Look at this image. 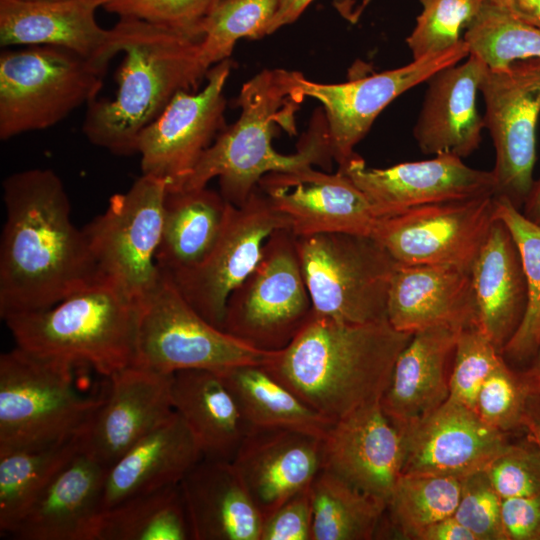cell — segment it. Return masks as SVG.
I'll list each match as a JSON object with an SVG mask.
<instances>
[{
  "instance_id": "1",
  "label": "cell",
  "mask_w": 540,
  "mask_h": 540,
  "mask_svg": "<svg viewBox=\"0 0 540 540\" xmlns=\"http://www.w3.org/2000/svg\"><path fill=\"white\" fill-rule=\"evenodd\" d=\"M6 219L0 243V316L49 308L99 283L83 229L51 169H27L2 183Z\"/></svg>"
},
{
  "instance_id": "2",
  "label": "cell",
  "mask_w": 540,
  "mask_h": 540,
  "mask_svg": "<svg viewBox=\"0 0 540 540\" xmlns=\"http://www.w3.org/2000/svg\"><path fill=\"white\" fill-rule=\"evenodd\" d=\"M299 74L265 69L244 83L236 99L240 117L216 137L176 190L202 188L218 178L224 199L241 206L268 173L297 171L314 165L330 168L333 156L321 109L313 115L295 153L280 154L272 145L280 129L296 133L295 113L305 98L298 88Z\"/></svg>"
},
{
  "instance_id": "3",
  "label": "cell",
  "mask_w": 540,
  "mask_h": 540,
  "mask_svg": "<svg viewBox=\"0 0 540 540\" xmlns=\"http://www.w3.org/2000/svg\"><path fill=\"white\" fill-rule=\"evenodd\" d=\"M412 333L388 320L353 324L312 311L284 349L263 364L309 407L335 422L378 402Z\"/></svg>"
},
{
  "instance_id": "4",
  "label": "cell",
  "mask_w": 540,
  "mask_h": 540,
  "mask_svg": "<svg viewBox=\"0 0 540 540\" xmlns=\"http://www.w3.org/2000/svg\"><path fill=\"white\" fill-rule=\"evenodd\" d=\"M114 28L125 53L117 93L87 104L82 131L92 144L128 156L137 153L142 130L179 91H195L208 69L200 57L202 36L136 19L120 18Z\"/></svg>"
},
{
  "instance_id": "5",
  "label": "cell",
  "mask_w": 540,
  "mask_h": 540,
  "mask_svg": "<svg viewBox=\"0 0 540 540\" xmlns=\"http://www.w3.org/2000/svg\"><path fill=\"white\" fill-rule=\"evenodd\" d=\"M138 305L99 282L46 309L7 316L16 346L108 378L133 363Z\"/></svg>"
},
{
  "instance_id": "6",
  "label": "cell",
  "mask_w": 540,
  "mask_h": 540,
  "mask_svg": "<svg viewBox=\"0 0 540 540\" xmlns=\"http://www.w3.org/2000/svg\"><path fill=\"white\" fill-rule=\"evenodd\" d=\"M78 368L18 346L0 356V455L65 441L86 429L104 403L105 388L83 394Z\"/></svg>"
},
{
  "instance_id": "7",
  "label": "cell",
  "mask_w": 540,
  "mask_h": 540,
  "mask_svg": "<svg viewBox=\"0 0 540 540\" xmlns=\"http://www.w3.org/2000/svg\"><path fill=\"white\" fill-rule=\"evenodd\" d=\"M106 68L66 48L33 45L0 55V139L52 127L96 99Z\"/></svg>"
},
{
  "instance_id": "8",
  "label": "cell",
  "mask_w": 540,
  "mask_h": 540,
  "mask_svg": "<svg viewBox=\"0 0 540 540\" xmlns=\"http://www.w3.org/2000/svg\"><path fill=\"white\" fill-rule=\"evenodd\" d=\"M296 238L313 312L353 324L387 320L397 263L372 236L323 233Z\"/></svg>"
},
{
  "instance_id": "9",
  "label": "cell",
  "mask_w": 540,
  "mask_h": 540,
  "mask_svg": "<svg viewBox=\"0 0 540 540\" xmlns=\"http://www.w3.org/2000/svg\"><path fill=\"white\" fill-rule=\"evenodd\" d=\"M162 272L138 305L132 364L164 373L265 364L274 354L249 346L205 320Z\"/></svg>"
},
{
  "instance_id": "10",
  "label": "cell",
  "mask_w": 540,
  "mask_h": 540,
  "mask_svg": "<svg viewBox=\"0 0 540 540\" xmlns=\"http://www.w3.org/2000/svg\"><path fill=\"white\" fill-rule=\"evenodd\" d=\"M168 184L142 174L125 193L114 194L106 210L84 228L100 282L139 303L158 284L156 262Z\"/></svg>"
},
{
  "instance_id": "11",
  "label": "cell",
  "mask_w": 540,
  "mask_h": 540,
  "mask_svg": "<svg viewBox=\"0 0 540 540\" xmlns=\"http://www.w3.org/2000/svg\"><path fill=\"white\" fill-rule=\"evenodd\" d=\"M313 311L302 274L297 238L275 231L250 275L229 296L222 330L256 349H284Z\"/></svg>"
},
{
  "instance_id": "12",
  "label": "cell",
  "mask_w": 540,
  "mask_h": 540,
  "mask_svg": "<svg viewBox=\"0 0 540 540\" xmlns=\"http://www.w3.org/2000/svg\"><path fill=\"white\" fill-rule=\"evenodd\" d=\"M484 126L495 148L496 195L522 207L532 189L540 117V59L487 67L479 84Z\"/></svg>"
},
{
  "instance_id": "13",
  "label": "cell",
  "mask_w": 540,
  "mask_h": 540,
  "mask_svg": "<svg viewBox=\"0 0 540 540\" xmlns=\"http://www.w3.org/2000/svg\"><path fill=\"white\" fill-rule=\"evenodd\" d=\"M495 220L496 196L487 194L378 218L371 236L398 264L471 271Z\"/></svg>"
},
{
  "instance_id": "14",
  "label": "cell",
  "mask_w": 540,
  "mask_h": 540,
  "mask_svg": "<svg viewBox=\"0 0 540 540\" xmlns=\"http://www.w3.org/2000/svg\"><path fill=\"white\" fill-rule=\"evenodd\" d=\"M283 228L290 229L288 219L257 187L243 205H229L217 242L203 262L167 274L187 302L222 329L229 296L255 269L268 238Z\"/></svg>"
},
{
  "instance_id": "15",
  "label": "cell",
  "mask_w": 540,
  "mask_h": 540,
  "mask_svg": "<svg viewBox=\"0 0 540 540\" xmlns=\"http://www.w3.org/2000/svg\"><path fill=\"white\" fill-rule=\"evenodd\" d=\"M232 68L230 58L212 66L201 91H179L140 133L137 153L141 156L142 174L165 180L167 191L182 185L226 128L223 91Z\"/></svg>"
},
{
  "instance_id": "16",
  "label": "cell",
  "mask_w": 540,
  "mask_h": 540,
  "mask_svg": "<svg viewBox=\"0 0 540 540\" xmlns=\"http://www.w3.org/2000/svg\"><path fill=\"white\" fill-rule=\"evenodd\" d=\"M469 54V47L462 38L443 52L413 59L395 69L337 84L314 82L300 73L297 84L305 98H314L322 104L332 156L338 166H342L356 155L354 147L393 100Z\"/></svg>"
},
{
  "instance_id": "17",
  "label": "cell",
  "mask_w": 540,
  "mask_h": 540,
  "mask_svg": "<svg viewBox=\"0 0 540 540\" xmlns=\"http://www.w3.org/2000/svg\"><path fill=\"white\" fill-rule=\"evenodd\" d=\"M338 169L362 191L377 219L422 205L496 195L492 170L472 168L452 154L388 168L368 167L356 154Z\"/></svg>"
},
{
  "instance_id": "18",
  "label": "cell",
  "mask_w": 540,
  "mask_h": 540,
  "mask_svg": "<svg viewBox=\"0 0 540 540\" xmlns=\"http://www.w3.org/2000/svg\"><path fill=\"white\" fill-rule=\"evenodd\" d=\"M401 433V474L464 478L485 470L509 444L467 406L448 398L424 416L397 427Z\"/></svg>"
},
{
  "instance_id": "19",
  "label": "cell",
  "mask_w": 540,
  "mask_h": 540,
  "mask_svg": "<svg viewBox=\"0 0 540 540\" xmlns=\"http://www.w3.org/2000/svg\"><path fill=\"white\" fill-rule=\"evenodd\" d=\"M173 373L130 364L108 377L104 403L79 436L80 451L109 468L173 413Z\"/></svg>"
},
{
  "instance_id": "20",
  "label": "cell",
  "mask_w": 540,
  "mask_h": 540,
  "mask_svg": "<svg viewBox=\"0 0 540 540\" xmlns=\"http://www.w3.org/2000/svg\"><path fill=\"white\" fill-rule=\"evenodd\" d=\"M258 188L296 237L323 233L371 236L377 218L362 191L339 169L313 167L264 175Z\"/></svg>"
},
{
  "instance_id": "21",
  "label": "cell",
  "mask_w": 540,
  "mask_h": 540,
  "mask_svg": "<svg viewBox=\"0 0 540 540\" xmlns=\"http://www.w3.org/2000/svg\"><path fill=\"white\" fill-rule=\"evenodd\" d=\"M402 462L401 433L380 401L333 422L322 439V469L386 505Z\"/></svg>"
},
{
  "instance_id": "22",
  "label": "cell",
  "mask_w": 540,
  "mask_h": 540,
  "mask_svg": "<svg viewBox=\"0 0 540 540\" xmlns=\"http://www.w3.org/2000/svg\"><path fill=\"white\" fill-rule=\"evenodd\" d=\"M231 462L264 518L310 487L322 469V439L289 429L252 428Z\"/></svg>"
},
{
  "instance_id": "23",
  "label": "cell",
  "mask_w": 540,
  "mask_h": 540,
  "mask_svg": "<svg viewBox=\"0 0 540 540\" xmlns=\"http://www.w3.org/2000/svg\"><path fill=\"white\" fill-rule=\"evenodd\" d=\"M98 0H0V44L69 49L107 69L120 53L117 31L96 21Z\"/></svg>"
},
{
  "instance_id": "24",
  "label": "cell",
  "mask_w": 540,
  "mask_h": 540,
  "mask_svg": "<svg viewBox=\"0 0 540 540\" xmlns=\"http://www.w3.org/2000/svg\"><path fill=\"white\" fill-rule=\"evenodd\" d=\"M470 53L464 62L435 72L413 128L420 151L426 155L452 154L468 157L478 149L485 128L476 107V94L487 69Z\"/></svg>"
},
{
  "instance_id": "25",
  "label": "cell",
  "mask_w": 540,
  "mask_h": 540,
  "mask_svg": "<svg viewBox=\"0 0 540 540\" xmlns=\"http://www.w3.org/2000/svg\"><path fill=\"white\" fill-rule=\"evenodd\" d=\"M387 320L394 329L412 334L436 325H478L471 271L397 263L388 290Z\"/></svg>"
},
{
  "instance_id": "26",
  "label": "cell",
  "mask_w": 540,
  "mask_h": 540,
  "mask_svg": "<svg viewBox=\"0 0 540 540\" xmlns=\"http://www.w3.org/2000/svg\"><path fill=\"white\" fill-rule=\"evenodd\" d=\"M201 459L203 453L194 435L174 411L108 468L100 511L141 494L179 485Z\"/></svg>"
},
{
  "instance_id": "27",
  "label": "cell",
  "mask_w": 540,
  "mask_h": 540,
  "mask_svg": "<svg viewBox=\"0 0 540 540\" xmlns=\"http://www.w3.org/2000/svg\"><path fill=\"white\" fill-rule=\"evenodd\" d=\"M179 487L193 540H260L263 517L232 462L203 458Z\"/></svg>"
},
{
  "instance_id": "28",
  "label": "cell",
  "mask_w": 540,
  "mask_h": 540,
  "mask_svg": "<svg viewBox=\"0 0 540 540\" xmlns=\"http://www.w3.org/2000/svg\"><path fill=\"white\" fill-rule=\"evenodd\" d=\"M107 470L80 451L9 535L19 540H91Z\"/></svg>"
},
{
  "instance_id": "29",
  "label": "cell",
  "mask_w": 540,
  "mask_h": 540,
  "mask_svg": "<svg viewBox=\"0 0 540 540\" xmlns=\"http://www.w3.org/2000/svg\"><path fill=\"white\" fill-rule=\"evenodd\" d=\"M460 330L436 325L415 332L398 355L380 400L396 427L424 416L449 398L446 367Z\"/></svg>"
},
{
  "instance_id": "30",
  "label": "cell",
  "mask_w": 540,
  "mask_h": 540,
  "mask_svg": "<svg viewBox=\"0 0 540 540\" xmlns=\"http://www.w3.org/2000/svg\"><path fill=\"white\" fill-rule=\"evenodd\" d=\"M477 323L502 351L517 331L527 307V288L517 246L496 218L471 268Z\"/></svg>"
},
{
  "instance_id": "31",
  "label": "cell",
  "mask_w": 540,
  "mask_h": 540,
  "mask_svg": "<svg viewBox=\"0 0 540 540\" xmlns=\"http://www.w3.org/2000/svg\"><path fill=\"white\" fill-rule=\"evenodd\" d=\"M171 399L174 411L199 444L203 458L231 462L248 426L219 373L206 369L173 373Z\"/></svg>"
},
{
  "instance_id": "32",
  "label": "cell",
  "mask_w": 540,
  "mask_h": 540,
  "mask_svg": "<svg viewBox=\"0 0 540 540\" xmlns=\"http://www.w3.org/2000/svg\"><path fill=\"white\" fill-rule=\"evenodd\" d=\"M230 203L207 186L167 191L156 262L172 274L199 265L221 233Z\"/></svg>"
},
{
  "instance_id": "33",
  "label": "cell",
  "mask_w": 540,
  "mask_h": 540,
  "mask_svg": "<svg viewBox=\"0 0 540 540\" xmlns=\"http://www.w3.org/2000/svg\"><path fill=\"white\" fill-rule=\"evenodd\" d=\"M217 372L232 393L248 430L289 429L323 439L333 424L275 379L262 364L238 365Z\"/></svg>"
},
{
  "instance_id": "34",
  "label": "cell",
  "mask_w": 540,
  "mask_h": 540,
  "mask_svg": "<svg viewBox=\"0 0 540 540\" xmlns=\"http://www.w3.org/2000/svg\"><path fill=\"white\" fill-rule=\"evenodd\" d=\"M80 452L79 436L0 455V532L9 535L58 474Z\"/></svg>"
},
{
  "instance_id": "35",
  "label": "cell",
  "mask_w": 540,
  "mask_h": 540,
  "mask_svg": "<svg viewBox=\"0 0 540 540\" xmlns=\"http://www.w3.org/2000/svg\"><path fill=\"white\" fill-rule=\"evenodd\" d=\"M192 539L179 485L141 494L100 511L91 540Z\"/></svg>"
},
{
  "instance_id": "36",
  "label": "cell",
  "mask_w": 540,
  "mask_h": 540,
  "mask_svg": "<svg viewBox=\"0 0 540 540\" xmlns=\"http://www.w3.org/2000/svg\"><path fill=\"white\" fill-rule=\"evenodd\" d=\"M311 540H370L386 512V503L334 473L321 469L310 485Z\"/></svg>"
},
{
  "instance_id": "37",
  "label": "cell",
  "mask_w": 540,
  "mask_h": 540,
  "mask_svg": "<svg viewBox=\"0 0 540 540\" xmlns=\"http://www.w3.org/2000/svg\"><path fill=\"white\" fill-rule=\"evenodd\" d=\"M496 196V218L508 228L520 255L527 288V307L502 356L524 363L540 346V225L528 219L508 199Z\"/></svg>"
},
{
  "instance_id": "38",
  "label": "cell",
  "mask_w": 540,
  "mask_h": 540,
  "mask_svg": "<svg viewBox=\"0 0 540 540\" xmlns=\"http://www.w3.org/2000/svg\"><path fill=\"white\" fill-rule=\"evenodd\" d=\"M461 480L431 474H401L388 498L386 512L404 539H415L430 524L454 515Z\"/></svg>"
},
{
  "instance_id": "39",
  "label": "cell",
  "mask_w": 540,
  "mask_h": 540,
  "mask_svg": "<svg viewBox=\"0 0 540 540\" xmlns=\"http://www.w3.org/2000/svg\"><path fill=\"white\" fill-rule=\"evenodd\" d=\"M462 38L470 53L479 56L492 69L506 67L517 60L540 59V28L512 17L487 0Z\"/></svg>"
},
{
  "instance_id": "40",
  "label": "cell",
  "mask_w": 540,
  "mask_h": 540,
  "mask_svg": "<svg viewBox=\"0 0 540 540\" xmlns=\"http://www.w3.org/2000/svg\"><path fill=\"white\" fill-rule=\"evenodd\" d=\"M280 0H215L202 21L200 57L206 69L229 59L241 38L268 35Z\"/></svg>"
},
{
  "instance_id": "41",
  "label": "cell",
  "mask_w": 540,
  "mask_h": 540,
  "mask_svg": "<svg viewBox=\"0 0 540 540\" xmlns=\"http://www.w3.org/2000/svg\"><path fill=\"white\" fill-rule=\"evenodd\" d=\"M484 0H420L422 10L407 37L413 59L443 52L462 38Z\"/></svg>"
},
{
  "instance_id": "42",
  "label": "cell",
  "mask_w": 540,
  "mask_h": 540,
  "mask_svg": "<svg viewBox=\"0 0 540 540\" xmlns=\"http://www.w3.org/2000/svg\"><path fill=\"white\" fill-rule=\"evenodd\" d=\"M449 375V398L476 412L479 390L504 361L502 354L478 325L459 331Z\"/></svg>"
},
{
  "instance_id": "43",
  "label": "cell",
  "mask_w": 540,
  "mask_h": 540,
  "mask_svg": "<svg viewBox=\"0 0 540 540\" xmlns=\"http://www.w3.org/2000/svg\"><path fill=\"white\" fill-rule=\"evenodd\" d=\"M531 395L523 372L516 373L503 361L484 381L476 413L490 426L507 433L523 429Z\"/></svg>"
},
{
  "instance_id": "44",
  "label": "cell",
  "mask_w": 540,
  "mask_h": 540,
  "mask_svg": "<svg viewBox=\"0 0 540 540\" xmlns=\"http://www.w3.org/2000/svg\"><path fill=\"white\" fill-rule=\"evenodd\" d=\"M215 0H98L120 18L142 20L175 31L202 36L201 24Z\"/></svg>"
},
{
  "instance_id": "45",
  "label": "cell",
  "mask_w": 540,
  "mask_h": 540,
  "mask_svg": "<svg viewBox=\"0 0 540 540\" xmlns=\"http://www.w3.org/2000/svg\"><path fill=\"white\" fill-rule=\"evenodd\" d=\"M502 500L486 471L480 470L462 478L453 516L476 540H507L502 523Z\"/></svg>"
},
{
  "instance_id": "46",
  "label": "cell",
  "mask_w": 540,
  "mask_h": 540,
  "mask_svg": "<svg viewBox=\"0 0 540 540\" xmlns=\"http://www.w3.org/2000/svg\"><path fill=\"white\" fill-rule=\"evenodd\" d=\"M502 499L525 497L540 492V449L527 437L499 453L485 469Z\"/></svg>"
},
{
  "instance_id": "47",
  "label": "cell",
  "mask_w": 540,
  "mask_h": 540,
  "mask_svg": "<svg viewBox=\"0 0 540 540\" xmlns=\"http://www.w3.org/2000/svg\"><path fill=\"white\" fill-rule=\"evenodd\" d=\"M310 487L289 498L262 520L260 540H311Z\"/></svg>"
},
{
  "instance_id": "48",
  "label": "cell",
  "mask_w": 540,
  "mask_h": 540,
  "mask_svg": "<svg viewBox=\"0 0 540 540\" xmlns=\"http://www.w3.org/2000/svg\"><path fill=\"white\" fill-rule=\"evenodd\" d=\"M507 540H540V492L502 500Z\"/></svg>"
},
{
  "instance_id": "49",
  "label": "cell",
  "mask_w": 540,
  "mask_h": 540,
  "mask_svg": "<svg viewBox=\"0 0 540 540\" xmlns=\"http://www.w3.org/2000/svg\"><path fill=\"white\" fill-rule=\"evenodd\" d=\"M416 540H476V537L452 515L424 528Z\"/></svg>"
},
{
  "instance_id": "50",
  "label": "cell",
  "mask_w": 540,
  "mask_h": 540,
  "mask_svg": "<svg viewBox=\"0 0 540 540\" xmlns=\"http://www.w3.org/2000/svg\"><path fill=\"white\" fill-rule=\"evenodd\" d=\"M512 17L540 28V0H487Z\"/></svg>"
},
{
  "instance_id": "51",
  "label": "cell",
  "mask_w": 540,
  "mask_h": 540,
  "mask_svg": "<svg viewBox=\"0 0 540 540\" xmlns=\"http://www.w3.org/2000/svg\"><path fill=\"white\" fill-rule=\"evenodd\" d=\"M313 0H280L276 14L269 26L268 35L295 22Z\"/></svg>"
},
{
  "instance_id": "52",
  "label": "cell",
  "mask_w": 540,
  "mask_h": 540,
  "mask_svg": "<svg viewBox=\"0 0 540 540\" xmlns=\"http://www.w3.org/2000/svg\"><path fill=\"white\" fill-rule=\"evenodd\" d=\"M523 429L527 432V437L540 449V396L530 395Z\"/></svg>"
},
{
  "instance_id": "53",
  "label": "cell",
  "mask_w": 540,
  "mask_h": 540,
  "mask_svg": "<svg viewBox=\"0 0 540 540\" xmlns=\"http://www.w3.org/2000/svg\"><path fill=\"white\" fill-rule=\"evenodd\" d=\"M521 211L528 219L540 225V177L534 180Z\"/></svg>"
},
{
  "instance_id": "54",
  "label": "cell",
  "mask_w": 540,
  "mask_h": 540,
  "mask_svg": "<svg viewBox=\"0 0 540 540\" xmlns=\"http://www.w3.org/2000/svg\"><path fill=\"white\" fill-rule=\"evenodd\" d=\"M523 375L531 394L540 396V346L532 358L529 368L523 371Z\"/></svg>"
}]
</instances>
